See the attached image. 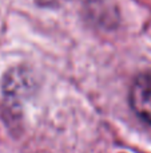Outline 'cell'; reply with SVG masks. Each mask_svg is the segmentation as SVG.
Listing matches in <instances>:
<instances>
[{
	"label": "cell",
	"instance_id": "obj_1",
	"mask_svg": "<svg viewBox=\"0 0 151 153\" xmlns=\"http://www.w3.org/2000/svg\"><path fill=\"white\" fill-rule=\"evenodd\" d=\"M128 98L134 113L151 125V73H143L134 79Z\"/></svg>",
	"mask_w": 151,
	"mask_h": 153
}]
</instances>
